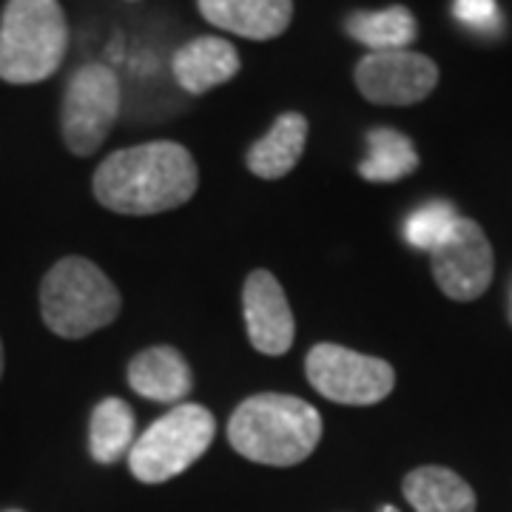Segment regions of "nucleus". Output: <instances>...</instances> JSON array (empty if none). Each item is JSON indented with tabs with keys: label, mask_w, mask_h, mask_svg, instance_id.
<instances>
[{
	"label": "nucleus",
	"mask_w": 512,
	"mask_h": 512,
	"mask_svg": "<svg viewBox=\"0 0 512 512\" xmlns=\"http://www.w3.org/2000/svg\"><path fill=\"white\" fill-rule=\"evenodd\" d=\"M200 188L194 154L174 140L120 148L97 165L94 200L123 217H154L183 208Z\"/></svg>",
	"instance_id": "obj_1"
},
{
	"label": "nucleus",
	"mask_w": 512,
	"mask_h": 512,
	"mask_svg": "<svg viewBox=\"0 0 512 512\" xmlns=\"http://www.w3.org/2000/svg\"><path fill=\"white\" fill-rule=\"evenodd\" d=\"M322 439L319 410L288 393H256L234 410L228 441L239 456L265 467H296Z\"/></svg>",
	"instance_id": "obj_2"
},
{
	"label": "nucleus",
	"mask_w": 512,
	"mask_h": 512,
	"mask_svg": "<svg viewBox=\"0 0 512 512\" xmlns=\"http://www.w3.org/2000/svg\"><path fill=\"white\" fill-rule=\"evenodd\" d=\"M123 311V296L86 256H63L40 282L43 325L60 339H86L109 328Z\"/></svg>",
	"instance_id": "obj_3"
},
{
	"label": "nucleus",
	"mask_w": 512,
	"mask_h": 512,
	"mask_svg": "<svg viewBox=\"0 0 512 512\" xmlns=\"http://www.w3.org/2000/svg\"><path fill=\"white\" fill-rule=\"evenodd\" d=\"M69 20L60 0H6L0 15V80L43 83L63 66Z\"/></svg>",
	"instance_id": "obj_4"
},
{
	"label": "nucleus",
	"mask_w": 512,
	"mask_h": 512,
	"mask_svg": "<svg viewBox=\"0 0 512 512\" xmlns=\"http://www.w3.org/2000/svg\"><path fill=\"white\" fill-rule=\"evenodd\" d=\"M217 436L214 413L202 404H177L137 436L128 450L131 476L143 484H165L185 473Z\"/></svg>",
	"instance_id": "obj_5"
},
{
	"label": "nucleus",
	"mask_w": 512,
	"mask_h": 512,
	"mask_svg": "<svg viewBox=\"0 0 512 512\" xmlns=\"http://www.w3.org/2000/svg\"><path fill=\"white\" fill-rule=\"evenodd\" d=\"M123 109V86L103 63L80 66L60 103V137L74 157H92L106 143Z\"/></svg>",
	"instance_id": "obj_6"
},
{
	"label": "nucleus",
	"mask_w": 512,
	"mask_h": 512,
	"mask_svg": "<svg viewBox=\"0 0 512 512\" xmlns=\"http://www.w3.org/2000/svg\"><path fill=\"white\" fill-rule=\"evenodd\" d=\"M305 376L319 396L348 407L384 402L396 387V370L390 362L333 342L313 345L305 356Z\"/></svg>",
	"instance_id": "obj_7"
},
{
	"label": "nucleus",
	"mask_w": 512,
	"mask_h": 512,
	"mask_svg": "<svg viewBox=\"0 0 512 512\" xmlns=\"http://www.w3.org/2000/svg\"><path fill=\"white\" fill-rule=\"evenodd\" d=\"M353 83L373 106H416L436 92L439 66L410 49L367 52L353 69Z\"/></svg>",
	"instance_id": "obj_8"
},
{
	"label": "nucleus",
	"mask_w": 512,
	"mask_h": 512,
	"mask_svg": "<svg viewBox=\"0 0 512 512\" xmlns=\"http://www.w3.org/2000/svg\"><path fill=\"white\" fill-rule=\"evenodd\" d=\"M436 285L453 302H473L493 282V245L476 220L458 217L453 231L430 251Z\"/></svg>",
	"instance_id": "obj_9"
},
{
	"label": "nucleus",
	"mask_w": 512,
	"mask_h": 512,
	"mask_svg": "<svg viewBox=\"0 0 512 512\" xmlns=\"http://www.w3.org/2000/svg\"><path fill=\"white\" fill-rule=\"evenodd\" d=\"M242 313L248 339L265 356L288 353L296 336V322L288 305V296L282 291L279 279L271 271H251L242 288Z\"/></svg>",
	"instance_id": "obj_10"
},
{
	"label": "nucleus",
	"mask_w": 512,
	"mask_h": 512,
	"mask_svg": "<svg viewBox=\"0 0 512 512\" xmlns=\"http://www.w3.org/2000/svg\"><path fill=\"white\" fill-rule=\"evenodd\" d=\"M242 69L237 46L222 37L202 35L183 43L171 57V74L185 94H208L234 80Z\"/></svg>",
	"instance_id": "obj_11"
},
{
	"label": "nucleus",
	"mask_w": 512,
	"mask_h": 512,
	"mask_svg": "<svg viewBox=\"0 0 512 512\" xmlns=\"http://www.w3.org/2000/svg\"><path fill=\"white\" fill-rule=\"evenodd\" d=\"M200 15L245 40H274L293 20V0H197Z\"/></svg>",
	"instance_id": "obj_12"
},
{
	"label": "nucleus",
	"mask_w": 512,
	"mask_h": 512,
	"mask_svg": "<svg viewBox=\"0 0 512 512\" xmlns=\"http://www.w3.org/2000/svg\"><path fill=\"white\" fill-rule=\"evenodd\" d=\"M128 387L151 402H183L194 387V373L185 356L171 345L140 350L126 367Z\"/></svg>",
	"instance_id": "obj_13"
},
{
	"label": "nucleus",
	"mask_w": 512,
	"mask_h": 512,
	"mask_svg": "<svg viewBox=\"0 0 512 512\" xmlns=\"http://www.w3.org/2000/svg\"><path fill=\"white\" fill-rule=\"evenodd\" d=\"M308 117L299 111H285L245 154L248 171L259 180H282L302 160L308 146Z\"/></svg>",
	"instance_id": "obj_14"
},
{
	"label": "nucleus",
	"mask_w": 512,
	"mask_h": 512,
	"mask_svg": "<svg viewBox=\"0 0 512 512\" xmlns=\"http://www.w3.org/2000/svg\"><path fill=\"white\" fill-rule=\"evenodd\" d=\"M402 493L416 512H476V493L450 467L424 464L407 473Z\"/></svg>",
	"instance_id": "obj_15"
},
{
	"label": "nucleus",
	"mask_w": 512,
	"mask_h": 512,
	"mask_svg": "<svg viewBox=\"0 0 512 512\" xmlns=\"http://www.w3.org/2000/svg\"><path fill=\"white\" fill-rule=\"evenodd\" d=\"M419 168V151L413 140L396 128L367 131V157L359 163V177L367 183L390 185L410 177Z\"/></svg>",
	"instance_id": "obj_16"
},
{
	"label": "nucleus",
	"mask_w": 512,
	"mask_h": 512,
	"mask_svg": "<svg viewBox=\"0 0 512 512\" xmlns=\"http://www.w3.org/2000/svg\"><path fill=\"white\" fill-rule=\"evenodd\" d=\"M345 32L370 52H396L407 49L419 37V23L407 6L396 3L379 12H353Z\"/></svg>",
	"instance_id": "obj_17"
},
{
	"label": "nucleus",
	"mask_w": 512,
	"mask_h": 512,
	"mask_svg": "<svg viewBox=\"0 0 512 512\" xmlns=\"http://www.w3.org/2000/svg\"><path fill=\"white\" fill-rule=\"evenodd\" d=\"M134 444V410L131 404L109 396L92 410L89 421V453L97 464H114L128 456Z\"/></svg>",
	"instance_id": "obj_18"
},
{
	"label": "nucleus",
	"mask_w": 512,
	"mask_h": 512,
	"mask_svg": "<svg viewBox=\"0 0 512 512\" xmlns=\"http://www.w3.org/2000/svg\"><path fill=\"white\" fill-rule=\"evenodd\" d=\"M456 220L458 214L450 202H427V205H421V208H416L407 217V222H404V239L413 248L430 254L453 231Z\"/></svg>",
	"instance_id": "obj_19"
},
{
	"label": "nucleus",
	"mask_w": 512,
	"mask_h": 512,
	"mask_svg": "<svg viewBox=\"0 0 512 512\" xmlns=\"http://www.w3.org/2000/svg\"><path fill=\"white\" fill-rule=\"evenodd\" d=\"M453 12L464 26H473V29H490L498 20L495 0H456Z\"/></svg>",
	"instance_id": "obj_20"
},
{
	"label": "nucleus",
	"mask_w": 512,
	"mask_h": 512,
	"mask_svg": "<svg viewBox=\"0 0 512 512\" xmlns=\"http://www.w3.org/2000/svg\"><path fill=\"white\" fill-rule=\"evenodd\" d=\"M3 367H6V353H3V342H0V379H3Z\"/></svg>",
	"instance_id": "obj_21"
},
{
	"label": "nucleus",
	"mask_w": 512,
	"mask_h": 512,
	"mask_svg": "<svg viewBox=\"0 0 512 512\" xmlns=\"http://www.w3.org/2000/svg\"><path fill=\"white\" fill-rule=\"evenodd\" d=\"M379 512H399V510H396V507H382Z\"/></svg>",
	"instance_id": "obj_22"
},
{
	"label": "nucleus",
	"mask_w": 512,
	"mask_h": 512,
	"mask_svg": "<svg viewBox=\"0 0 512 512\" xmlns=\"http://www.w3.org/2000/svg\"><path fill=\"white\" fill-rule=\"evenodd\" d=\"M126 3H140V0H126Z\"/></svg>",
	"instance_id": "obj_23"
},
{
	"label": "nucleus",
	"mask_w": 512,
	"mask_h": 512,
	"mask_svg": "<svg viewBox=\"0 0 512 512\" xmlns=\"http://www.w3.org/2000/svg\"><path fill=\"white\" fill-rule=\"evenodd\" d=\"M9 512H23V510H9Z\"/></svg>",
	"instance_id": "obj_24"
}]
</instances>
